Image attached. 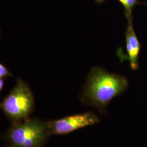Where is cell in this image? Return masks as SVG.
Wrapping results in <instances>:
<instances>
[{"instance_id": "1", "label": "cell", "mask_w": 147, "mask_h": 147, "mask_svg": "<svg viewBox=\"0 0 147 147\" xmlns=\"http://www.w3.org/2000/svg\"><path fill=\"white\" fill-rule=\"evenodd\" d=\"M128 87L129 81L124 76L93 67L87 79L83 99L104 114L111 101L124 93Z\"/></svg>"}, {"instance_id": "2", "label": "cell", "mask_w": 147, "mask_h": 147, "mask_svg": "<svg viewBox=\"0 0 147 147\" xmlns=\"http://www.w3.org/2000/svg\"><path fill=\"white\" fill-rule=\"evenodd\" d=\"M2 110L14 123L28 119L34 109V99L28 86L21 79L1 104Z\"/></svg>"}, {"instance_id": "3", "label": "cell", "mask_w": 147, "mask_h": 147, "mask_svg": "<svg viewBox=\"0 0 147 147\" xmlns=\"http://www.w3.org/2000/svg\"><path fill=\"white\" fill-rule=\"evenodd\" d=\"M47 123L38 119H28L16 123L9 130L7 138L16 147H42L49 135Z\"/></svg>"}, {"instance_id": "4", "label": "cell", "mask_w": 147, "mask_h": 147, "mask_svg": "<svg viewBox=\"0 0 147 147\" xmlns=\"http://www.w3.org/2000/svg\"><path fill=\"white\" fill-rule=\"evenodd\" d=\"M98 116L92 112H88L68 116L57 120L47 122L49 134L65 135L79 129L95 125L99 123Z\"/></svg>"}, {"instance_id": "5", "label": "cell", "mask_w": 147, "mask_h": 147, "mask_svg": "<svg viewBox=\"0 0 147 147\" xmlns=\"http://www.w3.org/2000/svg\"><path fill=\"white\" fill-rule=\"evenodd\" d=\"M126 59L130 63L132 70H135L139 67V55L141 44L138 40L132 24V18L127 19L125 32Z\"/></svg>"}, {"instance_id": "6", "label": "cell", "mask_w": 147, "mask_h": 147, "mask_svg": "<svg viewBox=\"0 0 147 147\" xmlns=\"http://www.w3.org/2000/svg\"><path fill=\"white\" fill-rule=\"evenodd\" d=\"M125 5L124 7L125 16L127 19L132 18V11L135 6L138 3L137 0H125Z\"/></svg>"}, {"instance_id": "7", "label": "cell", "mask_w": 147, "mask_h": 147, "mask_svg": "<svg viewBox=\"0 0 147 147\" xmlns=\"http://www.w3.org/2000/svg\"><path fill=\"white\" fill-rule=\"evenodd\" d=\"M8 76H12V75L8 70V69L7 68V67H5L4 65L1 63L0 64V78H5L7 77Z\"/></svg>"}, {"instance_id": "8", "label": "cell", "mask_w": 147, "mask_h": 147, "mask_svg": "<svg viewBox=\"0 0 147 147\" xmlns=\"http://www.w3.org/2000/svg\"><path fill=\"white\" fill-rule=\"evenodd\" d=\"M4 83H5L4 78H1V79H0V90H2L3 89Z\"/></svg>"}, {"instance_id": "9", "label": "cell", "mask_w": 147, "mask_h": 147, "mask_svg": "<svg viewBox=\"0 0 147 147\" xmlns=\"http://www.w3.org/2000/svg\"><path fill=\"white\" fill-rule=\"evenodd\" d=\"M118 1L121 2V3L123 5L124 7L125 5V0H118Z\"/></svg>"}, {"instance_id": "10", "label": "cell", "mask_w": 147, "mask_h": 147, "mask_svg": "<svg viewBox=\"0 0 147 147\" xmlns=\"http://www.w3.org/2000/svg\"><path fill=\"white\" fill-rule=\"evenodd\" d=\"M98 2H99V3H100V2H103L104 0H96Z\"/></svg>"}, {"instance_id": "11", "label": "cell", "mask_w": 147, "mask_h": 147, "mask_svg": "<svg viewBox=\"0 0 147 147\" xmlns=\"http://www.w3.org/2000/svg\"><path fill=\"white\" fill-rule=\"evenodd\" d=\"M15 147V146H12V145H11V146H9V147Z\"/></svg>"}]
</instances>
